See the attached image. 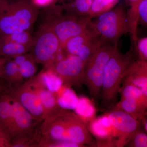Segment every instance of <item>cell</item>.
<instances>
[{"instance_id":"obj_25","label":"cell","mask_w":147,"mask_h":147,"mask_svg":"<svg viewBox=\"0 0 147 147\" xmlns=\"http://www.w3.org/2000/svg\"><path fill=\"white\" fill-rule=\"evenodd\" d=\"M119 93H120L121 98H132L147 105V96L140 89L134 85L123 83Z\"/></svg>"},{"instance_id":"obj_36","label":"cell","mask_w":147,"mask_h":147,"mask_svg":"<svg viewBox=\"0 0 147 147\" xmlns=\"http://www.w3.org/2000/svg\"><path fill=\"white\" fill-rule=\"evenodd\" d=\"M56 1V2H57V1H58V0H55Z\"/></svg>"},{"instance_id":"obj_22","label":"cell","mask_w":147,"mask_h":147,"mask_svg":"<svg viewBox=\"0 0 147 147\" xmlns=\"http://www.w3.org/2000/svg\"><path fill=\"white\" fill-rule=\"evenodd\" d=\"M31 48L8 41L0 40V56L12 58L18 55L28 53Z\"/></svg>"},{"instance_id":"obj_32","label":"cell","mask_w":147,"mask_h":147,"mask_svg":"<svg viewBox=\"0 0 147 147\" xmlns=\"http://www.w3.org/2000/svg\"><path fill=\"white\" fill-rule=\"evenodd\" d=\"M34 3L38 7H45L52 3H56L55 0H32Z\"/></svg>"},{"instance_id":"obj_30","label":"cell","mask_w":147,"mask_h":147,"mask_svg":"<svg viewBox=\"0 0 147 147\" xmlns=\"http://www.w3.org/2000/svg\"><path fill=\"white\" fill-rule=\"evenodd\" d=\"M132 147H147V132L140 128L131 137L125 146Z\"/></svg>"},{"instance_id":"obj_1","label":"cell","mask_w":147,"mask_h":147,"mask_svg":"<svg viewBox=\"0 0 147 147\" xmlns=\"http://www.w3.org/2000/svg\"><path fill=\"white\" fill-rule=\"evenodd\" d=\"M135 60L131 48L126 53H122L116 45L105 66L102 90L101 106L110 110L115 107L121 84L127 70Z\"/></svg>"},{"instance_id":"obj_15","label":"cell","mask_w":147,"mask_h":147,"mask_svg":"<svg viewBox=\"0 0 147 147\" xmlns=\"http://www.w3.org/2000/svg\"><path fill=\"white\" fill-rule=\"evenodd\" d=\"M62 113L42 121L40 126L42 137L53 141H70L65 122L61 117Z\"/></svg>"},{"instance_id":"obj_23","label":"cell","mask_w":147,"mask_h":147,"mask_svg":"<svg viewBox=\"0 0 147 147\" xmlns=\"http://www.w3.org/2000/svg\"><path fill=\"white\" fill-rule=\"evenodd\" d=\"M76 114L86 124L95 119L96 110L94 106L88 98H81L79 99L78 104L74 109Z\"/></svg>"},{"instance_id":"obj_31","label":"cell","mask_w":147,"mask_h":147,"mask_svg":"<svg viewBox=\"0 0 147 147\" xmlns=\"http://www.w3.org/2000/svg\"><path fill=\"white\" fill-rule=\"evenodd\" d=\"M139 24L146 28L147 25V0H139L138 3Z\"/></svg>"},{"instance_id":"obj_12","label":"cell","mask_w":147,"mask_h":147,"mask_svg":"<svg viewBox=\"0 0 147 147\" xmlns=\"http://www.w3.org/2000/svg\"><path fill=\"white\" fill-rule=\"evenodd\" d=\"M11 93L36 120L42 121L43 109L38 95L27 80L15 87Z\"/></svg>"},{"instance_id":"obj_29","label":"cell","mask_w":147,"mask_h":147,"mask_svg":"<svg viewBox=\"0 0 147 147\" xmlns=\"http://www.w3.org/2000/svg\"><path fill=\"white\" fill-rule=\"evenodd\" d=\"M131 49L137 60L143 61H147V36L138 38L134 41L131 40Z\"/></svg>"},{"instance_id":"obj_11","label":"cell","mask_w":147,"mask_h":147,"mask_svg":"<svg viewBox=\"0 0 147 147\" xmlns=\"http://www.w3.org/2000/svg\"><path fill=\"white\" fill-rule=\"evenodd\" d=\"M38 95L43 109L42 121L58 115L65 110L59 105L55 94L47 89L39 74L28 79Z\"/></svg>"},{"instance_id":"obj_27","label":"cell","mask_w":147,"mask_h":147,"mask_svg":"<svg viewBox=\"0 0 147 147\" xmlns=\"http://www.w3.org/2000/svg\"><path fill=\"white\" fill-rule=\"evenodd\" d=\"M0 40L10 41L31 48L32 43L33 37L29 31H24L2 36H0Z\"/></svg>"},{"instance_id":"obj_3","label":"cell","mask_w":147,"mask_h":147,"mask_svg":"<svg viewBox=\"0 0 147 147\" xmlns=\"http://www.w3.org/2000/svg\"><path fill=\"white\" fill-rule=\"evenodd\" d=\"M42 24L50 27L57 37L61 50L67 40L83 33L91 25L89 16H75L67 14L62 6L55 3L44 7Z\"/></svg>"},{"instance_id":"obj_5","label":"cell","mask_w":147,"mask_h":147,"mask_svg":"<svg viewBox=\"0 0 147 147\" xmlns=\"http://www.w3.org/2000/svg\"><path fill=\"white\" fill-rule=\"evenodd\" d=\"M116 45L105 41L87 61L84 74V84L95 102L101 98L105 66Z\"/></svg>"},{"instance_id":"obj_14","label":"cell","mask_w":147,"mask_h":147,"mask_svg":"<svg viewBox=\"0 0 147 147\" xmlns=\"http://www.w3.org/2000/svg\"><path fill=\"white\" fill-rule=\"evenodd\" d=\"M87 126L97 139L98 146H117V133L106 114L94 119Z\"/></svg>"},{"instance_id":"obj_10","label":"cell","mask_w":147,"mask_h":147,"mask_svg":"<svg viewBox=\"0 0 147 147\" xmlns=\"http://www.w3.org/2000/svg\"><path fill=\"white\" fill-rule=\"evenodd\" d=\"M61 117L65 122L70 142L81 147L96 145L86 125L76 114L65 109Z\"/></svg>"},{"instance_id":"obj_33","label":"cell","mask_w":147,"mask_h":147,"mask_svg":"<svg viewBox=\"0 0 147 147\" xmlns=\"http://www.w3.org/2000/svg\"><path fill=\"white\" fill-rule=\"evenodd\" d=\"M0 147H11L10 139L0 130Z\"/></svg>"},{"instance_id":"obj_24","label":"cell","mask_w":147,"mask_h":147,"mask_svg":"<svg viewBox=\"0 0 147 147\" xmlns=\"http://www.w3.org/2000/svg\"><path fill=\"white\" fill-rule=\"evenodd\" d=\"M39 74L46 88L54 93L63 85L60 78L50 68L44 67Z\"/></svg>"},{"instance_id":"obj_35","label":"cell","mask_w":147,"mask_h":147,"mask_svg":"<svg viewBox=\"0 0 147 147\" xmlns=\"http://www.w3.org/2000/svg\"><path fill=\"white\" fill-rule=\"evenodd\" d=\"M139 1V0H125L124 2L125 3L126 6L129 7L130 5L134 4V3L137 2Z\"/></svg>"},{"instance_id":"obj_26","label":"cell","mask_w":147,"mask_h":147,"mask_svg":"<svg viewBox=\"0 0 147 147\" xmlns=\"http://www.w3.org/2000/svg\"><path fill=\"white\" fill-rule=\"evenodd\" d=\"M119 0H93L89 13L92 19L111 10L117 5Z\"/></svg>"},{"instance_id":"obj_8","label":"cell","mask_w":147,"mask_h":147,"mask_svg":"<svg viewBox=\"0 0 147 147\" xmlns=\"http://www.w3.org/2000/svg\"><path fill=\"white\" fill-rule=\"evenodd\" d=\"M92 25L83 33L70 38L64 45L62 51L67 55L78 56L86 62L105 42Z\"/></svg>"},{"instance_id":"obj_2","label":"cell","mask_w":147,"mask_h":147,"mask_svg":"<svg viewBox=\"0 0 147 147\" xmlns=\"http://www.w3.org/2000/svg\"><path fill=\"white\" fill-rule=\"evenodd\" d=\"M39 13L31 0H0V36L29 31Z\"/></svg>"},{"instance_id":"obj_28","label":"cell","mask_w":147,"mask_h":147,"mask_svg":"<svg viewBox=\"0 0 147 147\" xmlns=\"http://www.w3.org/2000/svg\"><path fill=\"white\" fill-rule=\"evenodd\" d=\"M36 63L30 53L27 59L18 66L23 79H28L35 75L37 71Z\"/></svg>"},{"instance_id":"obj_9","label":"cell","mask_w":147,"mask_h":147,"mask_svg":"<svg viewBox=\"0 0 147 147\" xmlns=\"http://www.w3.org/2000/svg\"><path fill=\"white\" fill-rule=\"evenodd\" d=\"M106 115L117 133V147L125 146L131 137L141 128V121L119 109L113 108Z\"/></svg>"},{"instance_id":"obj_17","label":"cell","mask_w":147,"mask_h":147,"mask_svg":"<svg viewBox=\"0 0 147 147\" xmlns=\"http://www.w3.org/2000/svg\"><path fill=\"white\" fill-rule=\"evenodd\" d=\"M0 130L11 140L15 134L12 104L9 94L0 96Z\"/></svg>"},{"instance_id":"obj_21","label":"cell","mask_w":147,"mask_h":147,"mask_svg":"<svg viewBox=\"0 0 147 147\" xmlns=\"http://www.w3.org/2000/svg\"><path fill=\"white\" fill-rule=\"evenodd\" d=\"M93 0H74L72 2L62 5L67 14L75 16H89Z\"/></svg>"},{"instance_id":"obj_7","label":"cell","mask_w":147,"mask_h":147,"mask_svg":"<svg viewBox=\"0 0 147 147\" xmlns=\"http://www.w3.org/2000/svg\"><path fill=\"white\" fill-rule=\"evenodd\" d=\"M86 61L77 56L66 55L48 67L61 80L66 86L81 88L84 84Z\"/></svg>"},{"instance_id":"obj_34","label":"cell","mask_w":147,"mask_h":147,"mask_svg":"<svg viewBox=\"0 0 147 147\" xmlns=\"http://www.w3.org/2000/svg\"><path fill=\"white\" fill-rule=\"evenodd\" d=\"M7 58L3 57L0 56V80L1 79V71L2 67L4 63L5 62L6 59ZM1 88V82H0V90Z\"/></svg>"},{"instance_id":"obj_20","label":"cell","mask_w":147,"mask_h":147,"mask_svg":"<svg viewBox=\"0 0 147 147\" xmlns=\"http://www.w3.org/2000/svg\"><path fill=\"white\" fill-rule=\"evenodd\" d=\"M55 94L59 105L63 109H75L78 104L79 98L70 87L63 85Z\"/></svg>"},{"instance_id":"obj_18","label":"cell","mask_w":147,"mask_h":147,"mask_svg":"<svg viewBox=\"0 0 147 147\" xmlns=\"http://www.w3.org/2000/svg\"><path fill=\"white\" fill-rule=\"evenodd\" d=\"M113 108L122 110L140 121L146 115L147 105L132 98H121Z\"/></svg>"},{"instance_id":"obj_6","label":"cell","mask_w":147,"mask_h":147,"mask_svg":"<svg viewBox=\"0 0 147 147\" xmlns=\"http://www.w3.org/2000/svg\"><path fill=\"white\" fill-rule=\"evenodd\" d=\"M30 52L37 63L48 67L59 57L62 50L59 41L53 30L42 24L33 37Z\"/></svg>"},{"instance_id":"obj_16","label":"cell","mask_w":147,"mask_h":147,"mask_svg":"<svg viewBox=\"0 0 147 147\" xmlns=\"http://www.w3.org/2000/svg\"><path fill=\"white\" fill-rule=\"evenodd\" d=\"M122 83L138 87L147 96V62L135 60L127 70Z\"/></svg>"},{"instance_id":"obj_4","label":"cell","mask_w":147,"mask_h":147,"mask_svg":"<svg viewBox=\"0 0 147 147\" xmlns=\"http://www.w3.org/2000/svg\"><path fill=\"white\" fill-rule=\"evenodd\" d=\"M92 25L105 41L113 45H118L121 38L130 32L125 2H122L111 10L93 18Z\"/></svg>"},{"instance_id":"obj_19","label":"cell","mask_w":147,"mask_h":147,"mask_svg":"<svg viewBox=\"0 0 147 147\" xmlns=\"http://www.w3.org/2000/svg\"><path fill=\"white\" fill-rule=\"evenodd\" d=\"M1 79L9 85L17 86L22 84L24 79L21 76L18 66L11 58H7L2 67Z\"/></svg>"},{"instance_id":"obj_13","label":"cell","mask_w":147,"mask_h":147,"mask_svg":"<svg viewBox=\"0 0 147 147\" xmlns=\"http://www.w3.org/2000/svg\"><path fill=\"white\" fill-rule=\"evenodd\" d=\"M9 94L15 127V134L13 137L34 133L38 129L37 126L40 121L35 118L12 94L10 93Z\"/></svg>"}]
</instances>
